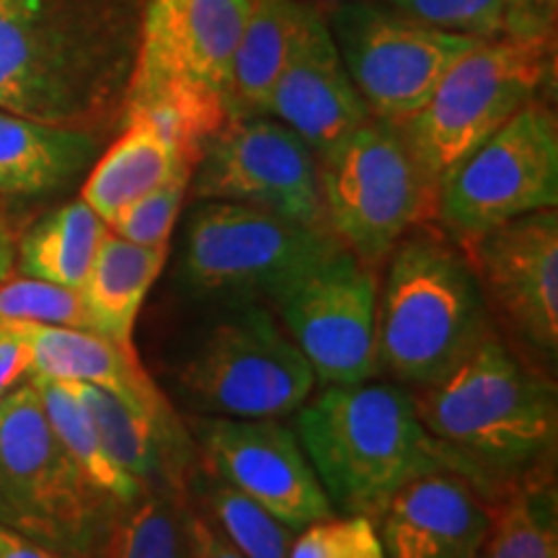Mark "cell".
<instances>
[{
    "label": "cell",
    "mask_w": 558,
    "mask_h": 558,
    "mask_svg": "<svg viewBox=\"0 0 558 558\" xmlns=\"http://www.w3.org/2000/svg\"><path fill=\"white\" fill-rule=\"evenodd\" d=\"M145 0H0V109L111 137Z\"/></svg>",
    "instance_id": "obj_1"
},
{
    "label": "cell",
    "mask_w": 558,
    "mask_h": 558,
    "mask_svg": "<svg viewBox=\"0 0 558 558\" xmlns=\"http://www.w3.org/2000/svg\"><path fill=\"white\" fill-rule=\"evenodd\" d=\"M432 437L494 507L509 488L554 465L556 380L488 331L442 380L411 390Z\"/></svg>",
    "instance_id": "obj_2"
},
{
    "label": "cell",
    "mask_w": 558,
    "mask_h": 558,
    "mask_svg": "<svg viewBox=\"0 0 558 558\" xmlns=\"http://www.w3.org/2000/svg\"><path fill=\"white\" fill-rule=\"evenodd\" d=\"M292 416V429L337 514L378 520L411 478L463 473L422 424L411 390L393 380L324 386Z\"/></svg>",
    "instance_id": "obj_3"
},
{
    "label": "cell",
    "mask_w": 558,
    "mask_h": 558,
    "mask_svg": "<svg viewBox=\"0 0 558 558\" xmlns=\"http://www.w3.org/2000/svg\"><path fill=\"white\" fill-rule=\"evenodd\" d=\"M254 0H145L120 124L148 120L197 163L233 117V58Z\"/></svg>",
    "instance_id": "obj_4"
},
{
    "label": "cell",
    "mask_w": 558,
    "mask_h": 558,
    "mask_svg": "<svg viewBox=\"0 0 558 558\" xmlns=\"http://www.w3.org/2000/svg\"><path fill=\"white\" fill-rule=\"evenodd\" d=\"M378 282V373L416 390L442 380L492 331L463 246L435 220L409 228Z\"/></svg>",
    "instance_id": "obj_5"
},
{
    "label": "cell",
    "mask_w": 558,
    "mask_h": 558,
    "mask_svg": "<svg viewBox=\"0 0 558 558\" xmlns=\"http://www.w3.org/2000/svg\"><path fill=\"white\" fill-rule=\"evenodd\" d=\"M120 509L62 448L32 380L0 399V525L65 556L99 558Z\"/></svg>",
    "instance_id": "obj_6"
},
{
    "label": "cell",
    "mask_w": 558,
    "mask_h": 558,
    "mask_svg": "<svg viewBox=\"0 0 558 558\" xmlns=\"http://www.w3.org/2000/svg\"><path fill=\"white\" fill-rule=\"evenodd\" d=\"M339 251L341 243L326 230L239 202L197 199L186 215L179 277L197 298L275 311Z\"/></svg>",
    "instance_id": "obj_7"
},
{
    "label": "cell",
    "mask_w": 558,
    "mask_h": 558,
    "mask_svg": "<svg viewBox=\"0 0 558 558\" xmlns=\"http://www.w3.org/2000/svg\"><path fill=\"white\" fill-rule=\"evenodd\" d=\"M554 78V41L484 39L448 70L429 101L399 124L432 190ZM437 205V202H435Z\"/></svg>",
    "instance_id": "obj_8"
},
{
    "label": "cell",
    "mask_w": 558,
    "mask_h": 558,
    "mask_svg": "<svg viewBox=\"0 0 558 558\" xmlns=\"http://www.w3.org/2000/svg\"><path fill=\"white\" fill-rule=\"evenodd\" d=\"M318 181L331 235L373 271L409 228L435 220L437 194L401 130L375 117L318 158Z\"/></svg>",
    "instance_id": "obj_9"
},
{
    "label": "cell",
    "mask_w": 558,
    "mask_h": 558,
    "mask_svg": "<svg viewBox=\"0 0 558 558\" xmlns=\"http://www.w3.org/2000/svg\"><path fill=\"white\" fill-rule=\"evenodd\" d=\"M177 383L192 409L226 418L292 416L316 390L295 341L259 303L230 305L184 354Z\"/></svg>",
    "instance_id": "obj_10"
},
{
    "label": "cell",
    "mask_w": 558,
    "mask_h": 558,
    "mask_svg": "<svg viewBox=\"0 0 558 558\" xmlns=\"http://www.w3.org/2000/svg\"><path fill=\"white\" fill-rule=\"evenodd\" d=\"M558 205L556 109L533 99L439 184L435 222L469 243L522 215Z\"/></svg>",
    "instance_id": "obj_11"
},
{
    "label": "cell",
    "mask_w": 558,
    "mask_h": 558,
    "mask_svg": "<svg viewBox=\"0 0 558 558\" xmlns=\"http://www.w3.org/2000/svg\"><path fill=\"white\" fill-rule=\"evenodd\" d=\"M349 78L375 120L403 124L478 41L418 24L378 0H354L324 13Z\"/></svg>",
    "instance_id": "obj_12"
},
{
    "label": "cell",
    "mask_w": 558,
    "mask_h": 558,
    "mask_svg": "<svg viewBox=\"0 0 558 558\" xmlns=\"http://www.w3.org/2000/svg\"><path fill=\"white\" fill-rule=\"evenodd\" d=\"M190 194L194 202H239L331 233L316 156L298 132L269 114L230 117L202 148Z\"/></svg>",
    "instance_id": "obj_13"
},
{
    "label": "cell",
    "mask_w": 558,
    "mask_h": 558,
    "mask_svg": "<svg viewBox=\"0 0 558 558\" xmlns=\"http://www.w3.org/2000/svg\"><path fill=\"white\" fill-rule=\"evenodd\" d=\"M378 271L347 251L298 282L275 313L313 369L316 386L378 378Z\"/></svg>",
    "instance_id": "obj_14"
},
{
    "label": "cell",
    "mask_w": 558,
    "mask_h": 558,
    "mask_svg": "<svg viewBox=\"0 0 558 558\" xmlns=\"http://www.w3.org/2000/svg\"><path fill=\"white\" fill-rule=\"evenodd\" d=\"M186 427L209 471L295 533L337 514L295 429L279 418L199 414Z\"/></svg>",
    "instance_id": "obj_15"
},
{
    "label": "cell",
    "mask_w": 558,
    "mask_h": 558,
    "mask_svg": "<svg viewBox=\"0 0 558 558\" xmlns=\"http://www.w3.org/2000/svg\"><path fill=\"white\" fill-rule=\"evenodd\" d=\"M478 279L486 311L505 329L556 362L558 354V213L538 209L460 243Z\"/></svg>",
    "instance_id": "obj_16"
},
{
    "label": "cell",
    "mask_w": 558,
    "mask_h": 558,
    "mask_svg": "<svg viewBox=\"0 0 558 558\" xmlns=\"http://www.w3.org/2000/svg\"><path fill=\"white\" fill-rule=\"evenodd\" d=\"M269 117L298 132L316 160L373 117L349 78L324 13L316 9L308 11L288 65L271 90Z\"/></svg>",
    "instance_id": "obj_17"
},
{
    "label": "cell",
    "mask_w": 558,
    "mask_h": 558,
    "mask_svg": "<svg viewBox=\"0 0 558 558\" xmlns=\"http://www.w3.org/2000/svg\"><path fill=\"white\" fill-rule=\"evenodd\" d=\"M494 505L456 471L411 478L375 520L386 558H476Z\"/></svg>",
    "instance_id": "obj_18"
},
{
    "label": "cell",
    "mask_w": 558,
    "mask_h": 558,
    "mask_svg": "<svg viewBox=\"0 0 558 558\" xmlns=\"http://www.w3.org/2000/svg\"><path fill=\"white\" fill-rule=\"evenodd\" d=\"M32 352V378L88 383L132 407L171 411V403L140 365L135 347H122L88 329H65L16 320Z\"/></svg>",
    "instance_id": "obj_19"
},
{
    "label": "cell",
    "mask_w": 558,
    "mask_h": 558,
    "mask_svg": "<svg viewBox=\"0 0 558 558\" xmlns=\"http://www.w3.org/2000/svg\"><path fill=\"white\" fill-rule=\"evenodd\" d=\"M107 140L0 109V197L41 199L68 190Z\"/></svg>",
    "instance_id": "obj_20"
},
{
    "label": "cell",
    "mask_w": 558,
    "mask_h": 558,
    "mask_svg": "<svg viewBox=\"0 0 558 558\" xmlns=\"http://www.w3.org/2000/svg\"><path fill=\"white\" fill-rule=\"evenodd\" d=\"M192 171L194 158L166 132L148 120H128L117 128L107 153L90 166L81 199L109 226L143 194Z\"/></svg>",
    "instance_id": "obj_21"
},
{
    "label": "cell",
    "mask_w": 558,
    "mask_h": 558,
    "mask_svg": "<svg viewBox=\"0 0 558 558\" xmlns=\"http://www.w3.org/2000/svg\"><path fill=\"white\" fill-rule=\"evenodd\" d=\"M169 254L171 246H137L107 230L86 282L78 290L90 331L132 347L140 308L169 262Z\"/></svg>",
    "instance_id": "obj_22"
},
{
    "label": "cell",
    "mask_w": 558,
    "mask_h": 558,
    "mask_svg": "<svg viewBox=\"0 0 558 558\" xmlns=\"http://www.w3.org/2000/svg\"><path fill=\"white\" fill-rule=\"evenodd\" d=\"M311 5L254 0L233 58V117L269 114L271 90L288 65Z\"/></svg>",
    "instance_id": "obj_23"
},
{
    "label": "cell",
    "mask_w": 558,
    "mask_h": 558,
    "mask_svg": "<svg viewBox=\"0 0 558 558\" xmlns=\"http://www.w3.org/2000/svg\"><path fill=\"white\" fill-rule=\"evenodd\" d=\"M107 230V222L86 202L81 197L70 199L41 215L21 235L13 254V269L21 277L81 290Z\"/></svg>",
    "instance_id": "obj_24"
},
{
    "label": "cell",
    "mask_w": 558,
    "mask_h": 558,
    "mask_svg": "<svg viewBox=\"0 0 558 558\" xmlns=\"http://www.w3.org/2000/svg\"><path fill=\"white\" fill-rule=\"evenodd\" d=\"M476 558H558V497L554 469L538 471L494 507Z\"/></svg>",
    "instance_id": "obj_25"
},
{
    "label": "cell",
    "mask_w": 558,
    "mask_h": 558,
    "mask_svg": "<svg viewBox=\"0 0 558 558\" xmlns=\"http://www.w3.org/2000/svg\"><path fill=\"white\" fill-rule=\"evenodd\" d=\"M29 380L39 390L47 422H50V427L54 429V435H58L62 448H65L68 456L78 463V469L86 473L90 484L122 507L135 501L145 488L140 486L130 473H124L120 465L114 463V458L109 456V450L104 448L99 432H96V424L90 422L88 411L78 399V393H75L68 383L41 378Z\"/></svg>",
    "instance_id": "obj_26"
},
{
    "label": "cell",
    "mask_w": 558,
    "mask_h": 558,
    "mask_svg": "<svg viewBox=\"0 0 558 558\" xmlns=\"http://www.w3.org/2000/svg\"><path fill=\"white\" fill-rule=\"evenodd\" d=\"M186 497L205 509L243 558H290L295 530L282 525L267 509L226 484L202 463L199 456L186 486Z\"/></svg>",
    "instance_id": "obj_27"
},
{
    "label": "cell",
    "mask_w": 558,
    "mask_h": 558,
    "mask_svg": "<svg viewBox=\"0 0 558 558\" xmlns=\"http://www.w3.org/2000/svg\"><path fill=\"white\" fill-rule=\"evenodd\" d=\"M184 501L173 494L143 492L120 509L99 558H190Z\"/></svg>",
    "instance_id": "obj_28"
},
{
    "label": "cell",
    "mask_w": 558,
    "mask_h": 558,
    "mask_svg": "<svg viewBox=\"0 0 558 558\" xmlns=\"http://www.w3.org/2000/svg\"><path fill=\"white\" fill-rule=\"evenodd\" d=\"M0 320H29L90 331L78 290L21 275H9L0 282Z\"/></svg>",
    "instance_id": "obj_29"
},
{
    "label": "cell",
    "mask_w": 558,
    "mask_h": 558,
    "mask_svg": "<svg viewBox=\"0 0 558 558\" xmlns=\"http://www.w3.org/2000/svg\"><path fill=\"white\" fill-rule=\"evenodd\" d=\"M192 173H179L143 197L132 202L109 222L111 233L137 246H171V233L181 207L190 197Z\"/></svg>",
    "instance_id": "obj_30"
},
{
    "label": "cell",
    "mask_w": 558,
    "mask_h": 558,
    "mask_svg": "<svg viewBox=\"0 0 558 558\" xmlns=\"http://www.w3.org/2000/svg\"><path fill=\"white\" fill-rule=\"evenodd\" d=\"M378 3L442 32L465 34L473 39L505 37V0H378Z\"/></svg>",
    "instance_id": "obj_31"
},
{
    "label": "cell",
    "mask_w": 558,
    "mask_h": 558,
    "mask_svg": "<svg viewBox=\"0 0 558 558\" xmlns=\"http://www.w3.org/2000/svg\"><path fill=\"white\" fill-rule=\"evenodd\" d=\"M290 558H386V550L375 520L365 514H331L298 530Z\"/></svg>",
    "instance_id": "obj_32"
},
{
    "label": "cell",
    "mask_w": 558,
    "mask_h": 558,
    "mask_svg": "<svg viewBox=\"0 0 558 558\" xmlns=\"http://www.w3.org/2000/svg\"><path fill=\"white\" fill-rule=\"evenodd\" d=\"M558 0H505V34L518 39L556 37Z\"/></svg>",
    "instance_id": "obj_33"
},
{
    "label": "cell",
    "mask_w": 558,
    "mask_h": 558,
    "mask_svg": "<svg viewBox=\"0 0 558 558\" xmlns=\"http://www.w3.org/2000/svg\"><path fill=\"white\" fill-rule=\"evenodd\" d=\"M184 527L190 558H243L215 520L190 497L184 501Z\"/></svg>",
    "instance_id": "obj_34"
},
{
    "label": "cell",
    "mask_w": 558,
    "mask_h": 558,
    "mask_svg": "<svg viewBox=\"0 0 558 558\" xmlns=\"http://www.w3.org/2000/svg\"><path fill=\"white\" fill-rule=\"evenodd\" d=\"M32 378V352L16 320H5L0 331V399Z\"/></svg>",
    "instance_id": "obj_35"
},
{
    "label": "cell",
    "mask_w": 558,
    "mask_h": 558,
    "mask_svg": "<svg viewBox=\"0 0 558 558\" xmlns=\"http://www.w3.org/2000/svg\"><path fill=\"white\" fill-rule=\"evenodd\" d=\"M0 558H73L0 525Z\"/></svg>",
    "instance_id": "obj_36"
},
{
    "label": "cell",
    "mask_w": 558,
    "mask_h": 558,
    "mask_svg": "<svg viewBox=\"0 0 558 558\" xmlns=\"http://www.w3.org/2000/svg\"><path fill=\"white\" fill-rule=\"evenodd\" d=\"M13 254H16L13 230H0V282L13 271Z\"/></svg>",
    "instance_id": "obj_37"
},
{
    "label": "cell",
    "mask_w": 558,
    "mask_h": 558,
    "mask_svg": "<svg viewBox=\"0 0 558 558\" xmlns=\"http://www.w3.org/2000/svg\"><path fill=\"white\" fill-rule=\"evenodd\" d=\"M300 3H305V5H311V9L326 13L331 9H339V5H344V3H354V0H300Z\"/></svg>",
    "instance_id": "obj_38"
},
{
    "label": "cell",
    "mask_w": 558,
    "mask_h": 558,
    "mask_svg": "<svg viewBox=\"0 0 558 558\" xmlns=\"http://www.w3.org/2000/svg\"><path fill=\"white\" fill-rule=\"evenodd\" d=\"M11 228V222H9V218H5L3 215V209H0V230H9Z\"/></svg>",
    "instance_id": "obj_39"
}]
</instances>
